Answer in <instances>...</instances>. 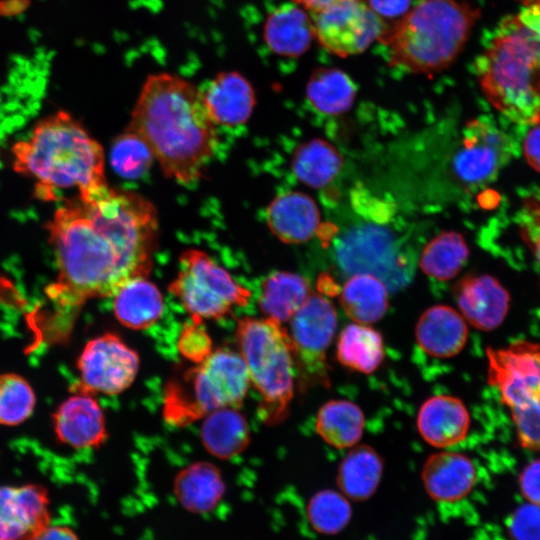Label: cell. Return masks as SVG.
Here are the masks:
<instances>
[{
	"mask_svg": "<svg viewBox=\"0 0 540 540\" xmlns=\"http://www.w3.org/2000/svg\"><path fill=\"white\" fill-rule=\"evenodd\" d=\"M200 93L215 125H241L249 119L255 106L253 87L235 71L220 72L200 89Z\"/></svg>",
	"mask_w": 540,
	"mask_h": 540,
	"instance_id": "e0dca14e",
	"label": "cell"
},
{
	"mask_svg": "<svg viewBox=\"0 0 540 540\" xmlns=\"http://www.w3.org/2000/svg\"><path fill=\"white\" fill-rule=\"evenodd\" d=\"M296 4L305 9L306 11L314 14L321 10H324L342 0H294Z\"/></svg>",
	"mask_w": 540,
	"mask_h": 540,
	"instance_id": "ee69618b",
	"label": "cell"
},
{
	"mask_svg": "<svg viewBox=\"0 0 540 540\" xmlns=\"http://www.w3.org/2000/svg\"><path fill=\"white\" fill-rule=\"evenodd\" d=\"M36 403L29 382L15 373L0 375V424H21L32 414Z\"/></svg>",
	"mask_w": 540,
	"mask_h": 540,
	"instance_id": "e575fe53",
	"label": "cell"
},
{
	"mask_svg": "<svg viewBox=\"0 0 540 540\" xmlns=\"http://www.w3.org/2000/svg\"><path fill=\"white\" fill-rule=\"evenodd\" d=\"M507 531L512 540H540V505L519 506L507 520Z\"/></svg>",
	"mask_w": 540,
	"mask_h": 540,
	"instance_id": "f35d334b",
	"label": "cell"
},
{
	"mask_svg": "<svg viewBox=\"0 0 540 540\" xmlns=\"http://www.w3.org/2000/svg\"><path fill=\"white\" fill-rule=\"evenodd\" d=\"M203 419L201 442L213 456L229 459L247 448L250 441L249 425L237 408H221Z\"/></svg>",
	"mask_w": 540,
	"mask_h": 540,
	"instance_id": "cb8c5ba5",
	"label": "cell"
},
{
	"mask_svg": "<svg viewBox=\"0 0 540 540\" xmlns=\"http://www.w3.org/2000/svg\"><path fill=\"white\" fill-rule=\"evenodd\" d=\"M365 417L361 408L345 399L324 403L318 410L315 427L330 446L343 449L355 446L363 435Z\"/></svg>",
	"mask_w": 540,
	"mask_h": 540,
	"instance_id": "f546056e",
	"label": "cell"
},
{
	"mask_svg": "<svg viewBox=\"0 0 540 540\" xmlns=\"http://www.w3.org/2000/svg\"><path fill=\"white\" fill-rule=\"evenodd\" d=\"M469 257V249L462 234L444 231L423 249L419 261L422 271L439 281L453 279Z\"/></svg>",
	"mask_w": 540,
	"mask_h": 540,
	"instance_id": "d6a6232c",
	"label": "cell"
},
{
	"mask_svg": "<svg viewBox=\"0 0 540 540\" xmlns=\"http://www.w3.org/2000/svg\"><path fill=\"white\" fill-rule=\"evenodd\" d=\"M479 17V8L467 1L418 0L379 41L393 67L433 75L456 60Z\"/></svg>",
	"mask_w": 540,
	"mask_h": 540,
	"instance_id": "5b68a950",
	"label": "cell"
},
{
	"mask_svg": "<svg viewBox=\"0 0 540 540\" xmlns=\"http://www.w3.org/2000/svg\"><path fill=\"white\" fill-rule=\"evenodd\" d=\"M307 99L320 113L339 115L348 111L356 96L351 78L335 68H320L311 75L306 86Z\"/></svg>",
	"mask_w": 540,
	"mask_h": 540,
	"instance_id": "1f68e13d",
	"label": "cell"
},
{
	"mask_svg": "<svg viewBox=\"0 0 540 540\" xmlns=\"http://www.w3.org/2000/svg\"><path fill=\"white\" fill-rule=\"evenodd\" d=\"M291 167L299 181L312 188H322L340 173L343 157L328 141L314 138L295 149Z\"/></svg>",
	"mask_w": 540,
	"mask_h": 540,
	"instance_id": "4dcf8cb0",
	"label": "cell"
},
{
	"mask_svg": "<svg viewBox=\"0 0 540 540\" xmlns=\"http://www.w3.org/2000/svg\"><path fill=\"white\" fill-rule=\"evenodd\" d=\"M519 488L527 502L540 505V458L534 459L522 469Z\"/></svg>",
	"mask_w": 540,
	"mask_h": 540,
	"instance_id": "ab89813d",
	"label": "cell"
},
{
	"mask_svg": "<svg viewBox=\"0 0 540 540\" xmlns=\"http://www.w3.org/2000/svg\"><path fill=\"white\" fill-rule=\"evenodd\" d=\"M235 335L250 385L261 399L259 417L278 424L287 417L294 395L295 361L288 332L272 319L245 316L238 319Z\"/></svg>",
	"mask_w": 540,
	"mask_h": 540,
	"instance_id": "8992f818",
	"label": "cell"
},
{
	"mask_svg": "<svg viewBox=\"0 0 540 540\" xmlns=\"http://www.w3.org/2000/svg\"><path fill=\"white\" fill-rule=\"evenodd\" d=\"M384 461L371 446L361 444L353 447L341 461L337 471L340 492L355 501L370 498L382 477Z\"/></svg>",
	"mask_w": 540,
	"mask_h": 540,
	"instance_id": "d4e9b609",
	"label": "cell"
},
{
	"mask_svg": "<svg viewBox=\"0 0 540 540\" xmlns=\"http://www.w3.org/2000/svg\"><path fill=\"white\" fill-rule=\"evenodd\" d=\"M307 515L314 530L321 534L334 535L349 523L352 508L347 497L341 492L325 489L310 499Z\"/></svg>",
	"mask_w": 540,
	"mask_h": 540,
	"instance_id": "836d02e7",
	"label": "cell"
},
{
	"mask_svg": "<svg viewBox=\"0 0 540 540\" xmlns=\"http://www.w3.org/2000/svg\"><path fill=\"white\" fill-rule=\"evenodd\" d=\"M470 428V414L461 399L436 395L421 405L417 429L431 446L446 448L462 442Z\"/></svg>",
	"mask_w": 540,
	"mask_h": 540,
	"instance_id": "d6986e66",
	"label": "cell"
},
{
	"mask_svg": "<svg viewBox=\"0 0 540 540\" xmlns=\"http://www.w3.org/2000/svg\"><path fill=\"white\" fill-rule=\"evenodd\" d=\"M31 540H79L76 533L67 526L47 525Z\"/></svg>",
	"mask_w": 540,
	"mask_h": 540,
	"instance_id": "7bdbcfd3",
	"label": "cell"
},
{
	"mask_svg": "<svg viewBox=\"0 0 540 540\" xmlns=\"http://www.w3.org/2000/svg\"><path fill=\"white\" fill-rule=\"evenodd\" d=\"M154 159L147 143L128 130L115 139L110 153L113 169L118 175L127 179H138L144 176Z\"/></svg>",
	"mask_w": 540,
	"mask_h": 540,
	"instance_id": "d590c367",
	"label": "cell"
},
{
	"mask_svg": "<svg viewBox=\"0 0 540 540\" xmlns=\"http://www.w3.org/2000/svg\"><path fill=\"white\" fill-rule=\"evenodd\" d=\"M139 365L134 349L118 335L104 333L87 342L78 358L79 383L75 392L119 394L132 385Z\"/></svg>",
	"mask_w": 540,
	"mask_h": 540,
	"instance_id": "7c38bea8",
	"label": "cell"
},
{
	"mask_svg": "<svg viewBox=\"0 0 540 540\" xmlns=\"http://www.w3.org/2000/svg\"><path fill=\"white\" fill-rule=\"evenodd\" d=\"M311 294L309 282L303 276L276 271L262 281L259 307L264 317L283 324L290 321Z\"/></svg>",
	"mask_w": 540,
	"mask_h": 540,
	"instance_id": "484cf974",
	"label": "cell"
},
{
	"mask_svg": "<svg viewBox=\"0 0 540 540\" xmlns=\"http://www.w3.org/2000/svg\"><path fill=\"white\" fill-rule=\"evenodd\" d=\"M263 35L266 45L275 54L299 57L315 38L312 17L296 3H284L268 15Z\"/></svg>",
	"mask_w": 540,
	"mask_h": 540,
	"instance_id": "7402d4cb",
	"label": "cell"
},
{
	"mask_svg": "<svg viewBox=\"0 0 540 540\" xmlns=\"http://www.w3.org/2000/svg\"><path fill=\"white\" fill-rule=\"evenodd\" d=\"M520 236L540 266V188L522 196L516 212Z\"/></svg>",
	"mask_w": 540,
	"mask_h": 540,
	"instance_id": "8d00e7d4",
	"label": "cell"
},
{
	"mask_svg": "<svg viewBox=\"0 0 540 540\" xmlns=\"http://www.w3.org/2000/svg\"><path fill=\"white\" fill-rule=\"evenodd\" d=\"M13 168L36 181V194L55 199L57 189L79 193L106 185L101 145L65 111L40 120L31 135L14 144Z\"/></svg>",
	"mask_w": 540,
	"mask_h": 540,
	"instance_id": "277c9868",
	"label": "cell"
},
{
	"mask_svg": "<svg viewBox=\"0 0 540 540\" xmlns=\"http://www.w3.org/2000/svg\"><path fill=\"white\" fill-rule=\"evenodd\" d=\"M177 348L185 359L192 361L194 364L206 359L213 351V348L212 340L203 327V322L192 321L186 324L179 334Z\"/></svg>",
	"mask_w": 540,
	"mask_h": 540,
	"instance_id": "74e56055",
	"label": "cell"
},
{
	"mask_svg": "<svg viewBox=\"0 0 540 540\" xmlns=\"http://www.w3.org/2000/svg\"><path fill=\"white\" fill-rule=\"evenodd\" d=\"M421 478L425 491L433 500L452 503L471 492L477 480V470L468 456L445 451L426 459Z\"/></svg>",
	"mask_w": 540,
	"mask_h": 540,
	"instance_id": "ac0fdd59",
	"label": "cell"
},
{
	"mask_svg": "<svg viewBox=\"0 0 540 540\" xmlns=\"http://www.w3.org/2000/svg\"><path fill=\"white\" fill-rule=\"evenodd\" d=\"M415 337L419 347L427 354L450 358L459 354L467 342V322L454 308L434 305L419 317Z\"/></svg>",
	"mask_w": 540,
	"mask_h": 540,
	"instance_id": "ffe728a7",
	"label": "cell"
},
{
	"mask_svg": "<svg viewBox=\"0 0 540 540\" xmlns=\"http://www.w3.org/2000/svg\"><path fill=\"white\" fill-rule=\"evenodd\" d=\"M460 314L475 329L492 331L506 318L510 294L493 276L467 275L453 288Z\"/></svg>",
	"mask_w": 540,
	"mask_h": 540,
	"instance_id": "9a60e30c",
	"label": "cell"
},
{
	"mask_svg": "<svg viewBox=\"0 0 540 540\" xmlns=\"http://www.w3.org/2000/svg\"><path fill=\"white\" fill-rule=\"evenodd\" d=\"M523 141V151L528 164L540 172V124L532 125Z\"/></svg>",
	"mask_w": 540,
	"mask_h": 540,
	"instance_id": "b9f144b4",
	"label": "cell"
},
{
	"mask_svg": "<svg viewBox=\"0 0 540 540\" xmlns=\"http://www.w3.org/2000/svg\"><path fill=\"white\" fill-rule=\"evenodd\" d=\"M488 383L499 393L512 419L540 415V343L518 340L486 350Z\"/></svg>",
	"mask_w": 540,
	"mask_h": 540,
	"instance_id": "30bf717a",
	"label": "cell"
},
{
	"mask_svg": "<svg viewBox=\"0 0 540 540\" xmlns=\"http://www.w3.org/2000/svg\"><path fill=\"white\" fill-rule=\"evenodd\" d=\"M383 20L400 18L411 6V0H363Z\"/></svg>",
	"mask_w": 540,
	"mask_h": 540,
	"instance_id": "60d3db41",
	"label": "cell"
},
{
	"mask_svg": "<svg viewBox=\"0 0 540 540\" xmlns=\"http://www.w3.org/2000/svg\"><path fill=\"white\" fill-rule=\"evenodd\" d=\"M345 314L355 323L369 325L382 319L388 309V288L369 273L353 274L339 293Z\"/></svg>",
	"mask_w": 540,
	"mask_h": 540,
	"instance_id": "83f0119b",
	"label": "cell"
},
{
	"mask_svg": "<svg viewBox=\"0 0 540 540\" xmlns=\"http://www.w3.org/2000/svg\"><path fill=\"white\" fill-rule=\"evenodd\" d=\"M180 270L169 291L194 322L219 319L235 307L248 304L251 292L205 252L187 249L180 256Z\"/></svg>",
	"mask_w": 540,
	"mask_h": 540,
	"instance_id": "ba28073f",
	"label": "cell"
},
{
	"mask_svg": "<svg viewBox=\"0 0 540 540\" xmlns=\"http://www.w3.org/2000/svg\"><path fill=\"white\" fill-rule=\"evenodd\" d=\"M524 8H540V0H515Z\"/></svg>",
	"mask_w": 540,
	"mask_h": 540,
	"instance_id": "f6af8a7d",
	"label": "cell"
},
{
	"mask_svg": "<svg viewBox=\"0 0 540 540\" xmlns=\"http://www.w3.org/2000/svg\"><path fill=\"white\" fill-rule=\"evenodd\" d=\"M266 220L271 232L282 242L300 244L317 232L320 213L315 201L301 192L277 196L268 206Z\"/></svg>",
	"mask_w": 540,
	"mask_h": 540,
	"instance_id": "44dd1931",
	"label": "cell"
},
{
	"mask_svg": "<svg viewBox=\"0 0 540 540\" xmlns=\"http://www.w3.org/2000/svg\"><path fill=\"white\" fill-rule=\"evenodd\" d=\"M288 333L301 385L330 384L326 352L337 329V313L320 294H311L290 319Z\"/></svg>",
	"mask_w": 540,
	"mask_h": 540,
	"instance_id": "8fae6325",
	"label": "cell"
},
{
	"mask_svg": "<svg viewBox=\"0 0 540 540\" xmlns=\"http://www.w3.org/2000/svg\"><path fill=\"white\" fill-rule=\"evenodd\" d=\"M47 230L57 276L45 289L48 312L40 313L37 326L44 341L62 343L88 300L113 296L127 281L147 277L157 215L142 196L106 184L66 200Z\"/></svg>",
	"mask_w": 540,
	"mask_h": 540,
	"instance_id": "6da1fadb",
	"label": "cell"
},
{
	"mask_svg": "<svg viewBox=\"0 0 540 540\" xmlns=\"http://www.w3.org/2000/svg\"><path fill=\"white\" fill-rule=\"evenodd\" d=\"M311 15L315 39L340 57L362 53L388 26L363 0H342Z\"/></svg>",
	"mask_w": 540,
	"mask_h": 540,
	"instance_id": "4fadbf2b",
	"label": "cell"
},
{
	"mask_svg": "<svg viewBox=\"0 0 540 540\" xmlns=\"http://www.w3.org/2000/svg\"><path fill=\"white\" fill-rule=\"evenodd\" d=\"M56 438L76 449L96 448L107 439L103 410L93 395L75 392L52 416Z\"/></svg>",
	"mask_w": 540,
	"mask_h": 540,
	"instance_id": "2e32d148",
	"label": "cell"
},
{
	"mask_svg": "<svg viewBox=\"0 0 540 540\" xmlns=\"http://www.w3.org/2000/svg\"><path fill=\"white\" fill-rule=\"evenodd\" d=\"M163 297L146 277H136L123 284L113 295V312L120 324L133 330H144L161 318Z\"/></svg>",
	"mask_w": 540,
	"mask_h": 540,
	"instance_id": "603a6c76",
	"label": "cell"
},
{
	"mask_svg": "<svg viewBox=\"0 0 540 540\" xmlns=\"http://www.w3.org/2000/svg\"><path fill=\"white\" fill-rule=\"evenodd\" d=\"M127 130L147 143L167 177L183 185L200 180L217 145L200 89L169 73L146 79Z\"/></svg>",
	"mask_w": 540,
	"mask_h": 540,
	"instance_id": "7a4b0ae2",
	"label": "cell"
},
{
	"mask_svg": "<svg viewBox=\"0 0 540 540\" xmlns=\"http://www.w3.org/2000/svg\"><path fill=\"white\" fill-rule=\"evenodd\" d=\"M250 386L239 353L218 348L202 362L171 380L164 393L163 414L174 425H187L213 411L239 407Z\"/></svg>",
	"mask_w": 540,
	"mask_h": 540,
	"instance_id": "52a82bcc",
	"label": "cell"
},
{
	"mask_svg": "<svg viewBox=\"0 0 540 540\" xmlns=\"http://www.w3.org/2000/svg\"><path fill=\"white\" fill-rule=\"evenodd\" d=\"M384 356L381 333L368 325L355 322L348 324L338 336L337 360L352 371L370 374L381 365Z\"/></svg>",
	"mask_w": 540,
	"mask_h": 540,
	"instance_id": "f1b7e54d",
	"label": "cell"
},
{
	"mask_svg": "<svg viewBox=\"0 0 540 540\" xmlns=\"http://www.w3.org/2000/svg\"><path fill=\"white\" fill-rule=\"evenodd\" d=\"M519 151L517 135L490 117L465 123L451 160L456 180L469 189L493 182Z\"/></svg>",
	"mask_w": 540,
	"mask_h": 540,
	"instance_id": "9c48e42d",
	"label": "cell"
},
{
	"mask_svg": "<svg viewBox=\"0 0 540 540\" xmlns=\"http://www.w3.org/2000/svg\"><path fill=\"white\" fill-rule=\"evenodd\" d=\"M475 67L498 112L521 126L540 124V8L503 18Z\"/></svg>",
	"mask_w": 540,
	"mask_h": 540,
	"instance_id": "3957f363",
	"label": "cell"
},
{
	"mask_svg": "<svg viewBox=\"0 0 540 540\" xmlns=\"http://www.w3.org/2000/svg\"><path fill=\"white\" fill-rule=\"evenodd\" d=\"M174 490L186 510L205 513L214 509L221 500L225 485L216 466L208 462H196L177 474Z\"/></svg>",
	"mask_w": 540,
	"mask_h": 540,
	"instance_id": "4316f807",
	"label": "cell"
},
{
	"mask_svg": "<svg viewBox=\"0 0 540 540\" xmlns=\"http://www.w3.org/2000/svg\"><path fill=\"white\" fill-rule=\"evenodd\" d=\"M49 503L41 485H0V540H31L50 524Z\"/></svg>",
	"mask_w": 540,
	"mask_h": 540,
	"instance_id": "5bb4252c",
	"label": "cell"
}]
</instances>
